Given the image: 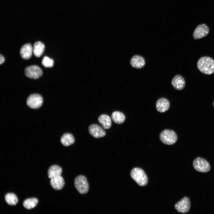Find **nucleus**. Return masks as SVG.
<instances>
[{
  "instance_id": "obj_1",
  "label": "nucleus",
  "mask_w": 214,
  "mask_h": 214,
  "mask_svg": "<svg viewBox=\"0 0 214 214\" xmlns=\"http://www.w3.org/2000/svg\"><path fill=\"white\" fill-rule=\"evenodd\" d=\"M197 67L202 73L209 75L214 73V60L207 56L202 57L198 60Z\"/></svg>"
},
{
  "instance_id": "obj_2",
  "label": "nucleus",
  "mask_w": 214,
  "mask_h": 214,
  "mask_svg": "<svg viewBox=\"0 0 214 214\" xmlns=\"http://www.w3.org/2000/svg\"><path fill=\"white\" fill-rule=\"evenodd\" d=\"M131 178L139 186H144L148 183L147 177L144 171L139 168L133 169L130 172Z\"/></svg>"
},
{
  "instance_id": "obj_3",
  "label": "nucleus",
  "mask_w": 214,
  "mask_h": 214,
  "mask_svg": "<svg viewBox=\"0 0 214 214\" xmlns=\"http://www.w3.org/2000/svg\"><path fill=\"white\" fill-rule=\"evenodd\" d=\"M159 138L163 144L168 145L174 144L177 139L176 133L170 129H165L163 130L160 134Z\"/></svg>"
},
{
  "instance_id": "obj_4",
  "label": "nucleus",
  "mask_w": 214,
  "mask_h": 214,
  "mask_svg": "<svg viewBox=\"0 0 214 214\" xmlns=\"http://www.w3.org/2000/svg\"><path fill=\"white\" fill-rule=\"evenodd\" d=\"M75 187L81 194L86 193L89 190V184L86 178L82 175L77 176L75 179Z\"/></svg>"
},
{
  "instance_id": "obj_5",
  "label": "nucleus",
  "mask_w": 214,
  "mask_h": 214,
  "mask_svg": "<svg viewBox=\"0 0 214 214\" xmlns=\"http://www.w3.org/2000/svg\"><path fill=\"white\" fill-rule=\"evenodd\" d=\"M193 165L196 171L201 172H208L210 169L209 163L205 159L200 157H198L193 160Z\"/></svg>"
},
{
  "instance_id": "obj_6",
  "label": "nucleus",
  "mask_w": 214,
  "mask_h": 214,
  "mask_svg": "<svg viewBox=\"0 0 214 214\" xmlns=\"http://www.w3.org/2000/svg\"><path fill=\"white\" fill-rule=\"evenodd\" d=\"M43 99L42 97L37 94L30 95L27 100V104L30 108L36 109L40 107L42 105Z\"/></svg>"
},
{
  "instance_id": "obj_7",
  "label": "nucleus",
  "mask_w": 214,
  "mask_h": 214,
  "mask_svg": "<svg viewBox=\"0 0 214 214\" xmlns=\"http://www.w3.org/2000/svg\"><path fill=\"white\" fill-rule=\"evenodd\" d=\"M26 75L31 78L36 79L41 77L43 74L42 69L37 65H32L26 67L25 70Z\"/></svg>"
},
{
  "instance_id": "obj_8",
  "label": "nucleus",
  "mask_w": 214,
  "mask_h": 214,
  "mask_svg": "<svg viewBox=\"0 0 214 214\" xmlns=\"http://www.w3.org/2000/svg\"><path fill=\"white\" fill-rule=\"evenodd\" d=\"M191 207L189 199L184 197L177 202L174 206L175 208L179 213H185L188 212Z\"/></svg>"
},
{
  "instance_id": "obj_9",
  "label": "nucleus",
  "mask_w": 214,
  "mask_h": 214,
  "mask_svg": "<svg viewBox=\"0 0 214 214\" xmlns=\"http://www.w3.org/2000/svg\"><path fill=\"white\" fill-rule=\"evenodd\" d=\"M209 28L205 24L203 23L197 26L193 33V37L195 39L198 40L208 35Z\"/></svg>"
},
{
  "instance_id": "obj_10",
  "label": "nucleus",
  "mask_w": 214,
  "mask_h": 214,
  "mask_svg": "<svg viewBox=\"0 0 214 214\" xmlns=\"http://www.w3.org/2000/svg\"><path fill=\"white\" fill-rule=\"evenodd\" d=\"M88 130L90 135L96 138L103 137L106 135V132L104 129L97 124L90 125Z\"/></svg>"
},
{
  "instance_id": "obj_11",
  "label": "nucleus",
  "mask_w": 214,
  "mask_h": 214,
  "mask_svg": "<svg viewBox=\"0 0 214 214\" xmlns=\"http://www.w3.org/2000/svg\"><path fill=\"white\" fill-rule=\"evenodd\" d=\"M171 84L176 90H181L185 87V82L184 78L180 75H176L172 79Z\"/></svg>"
},
{
  "instance_id": "obj_12",
  "label": "nucleus",
  "mask_w": 214,
  "mask_h": 214,
  "mask_svg": "<svg viewBox=\"0 0 214 214\" xmlns=\"http://www.w3.org/2000/svg\"><path fill=\"white\" fill-rule=\"evenodd\" d=\"M130 63L133 68L141 69L144 67L145 62L144 58L141 56L135 55L130 59Z\"/></svg>"
},
{
  "instance_id": "obj_13",
  "label": "nucleus",
  "mask_w": 214,
  "mask_h": 214,
  "mask_svg": "<svg viewBox=\"0 0 214 214\" xmlns=\"http://www.w3.org/2000/svg\"><path fill=\"white\" fill-rule=\"evenodd\" d=\"M33 52V47L30 43L23 45L20 50V55L23 59H30Z\"/></svg>"
},
{
  "instance_id": "obj_14",
  "label": "nucleus",
  "mask_w": 214,
  "mask_h": 214,
  "mask_svg": "<svg viewBox=\"0 0 214 214\" xmlns=\"http://www.w3.org/2000/svg\"><path fill=\"white\" fill-rule=\"evenodd\" d=\"M170 106L169 100L166 98H161L159 99L156 104V108L158 111L163 113L167 111Z\"/></svg>"
},
{
  "instance_id": "obj_15",
  "label": "nucleus",
  "mask_w": 214,
  "mask_h": 214,
  "mask_svg": "<svg viewBox=\"0 0 214 214\" xmlns=\"http://www.w3.org/2000/svg\"><path fill=\"white\" fill-rule=\"evenodd\" d=\"M50 183L54 189L60 190L63 188L65 183L64 178L60 176L51 179Z\"/></svg>"
},
{
  "instance_id": "obj_16",
  "label": "nucleus",
  "mask_w": 214,
  "mask_h": 214,
  "mask_svg": "<svg viewBox=\"0 0 214 214\" xmlns=\"http://www.w3.org/2000/svg\"><path fill=\"white\" fill-rule=\"evenodd\" d=\"M62 172V168L57 165H54L51 166L48 171V178L51 179L61 176Z\"/></svg>"
},
{
  "instance_id": "obj_17",
  "label": "nucleus",
  "mask_w": 214,
  "mask_h": 214,
  "mask_svg": "<svg viewBox=\"0 0 214 214\" xmlns=\"http://www.w3.org/2000/svg\"><path fill=\"white\" fill-rule=\"evenodd\" d=\"M98 120L104 129H108L111 127V119L108 115L106 114L101 115L98 117Z\"/></svg>"
},
{
  "instance_id": "obj_18",
  "label": "nucleus",
  "mask_w": 214,
  "mask_h": 214,
  "mask_svg": "<svg viewBox=\"0 0 214 214\" xmlns=\"http://www.w3.org/2000/svg\"><path fill=\"white\" fill-rule=\"evenodd\" d=\"M45 46L44 44L41 42H35L33 47V53L36 57L41 56L44 51Z\"/></svg>"
},
{
  "instance_id": "obj_19",
  "label": "nucleus",
  "mask_w": 214,
  "mask_h": 214,
  "mask_svg": "<svg viewBox=\"0 0 214 214\" xmlns=\"http://www.w3.org/2000/svg\"><path fill=\"white\" fill-rule=\"evenodd\" d=\"M60 141L64 146L67 147L73 144L75 141V139L72 134L66 133L62 136Z\"/></svg>"
},
{
  "instance_id": "obj_20",
  "label": "nucleus",
  "mask_w": 214,
  "mask_h": 214,
  "mask_svg": "<svg viewBox=\"0 0 214 214\" xmlns=\"http://www.w3.org/2000/svg\"><path fill=\"white\" fill-rule=\"evenodd\" d=\"M111 117L114 122L119 124L122 123L125 120L124 114L117 111H114L112 113Z\"/></svg>"
},
{
  "instance_id": "obj_21",
  "label": "nucleus",
  "mask_w": 214,
  "mask_h": 214,
  "mask_svg": "<svg viewBox=\"0 0 214 214\" xmlns=\"http://www.w3.org/2000/svg\"><path fill=\"white\" fill-rule=\"evenodd\" d=\"M38 199L35 198L28 199L23 202L24 207L27 209H30L34 208L37 204Z\"/></svg>"
},
{
  "instance_id": "obj_22",
  "label": "nucleus",
  "mask_w": 214,
  "mask_h": 214,
  "mask_svg": "<svg viewBox=\"0 0 214 214\" xmlns=\"http://www.w3.org/2000/svg\"><path fill=\"white\" fill-rule=\"evenodd\" d=\"M7 203L10 205H15L18 202V199L16 195L13 193H8L5 196Z\"/></svg>"
},
{
  "instance_id": "obj_23",
  "label": "nucleus",
  "mask_w": 214,
  "mask_h": 214,
  "mask_svg": "<svg viewBox=\"0 0 214 214\" xmlns=\"http://www.w3.org/2000/svg\"><path fill=\"white\" fill-rule=\"evenodd\" d=\"M54 63L53 59L47 56H44L42 61V64L46 67H52L53 66Z\"/></svg>"
},
{
  "instance_id": "obj_24",
  "label": "nucleus",
  "mask_w": 214,
  "mask_h": 214,
  "mask_svg": "<svg viewBox=\"0 0 214 214\" xmlns=\"http://www.w3.org/2000/svg\"><path fill=\"white\" fill-rule=\"evenodd\" d=\"M5 61V58L4 56L1 54L0 55V64L3 63Z\"/></svg>"
},
{
  "instance_id": "obj_25",
  "label": "nucleus",
  "mask_w": 214,
  "mask_h": 214,
  "mask_svg": "<svg viewBox=\"0 0 214 214\" xmlns=\"http://www.w3.org/2000/svg\"><path fill=\"white\" fill-rule=\"evenodd\" d=\"M213 106H214V102H213Z\"/></svg>"
}]
</instances>
